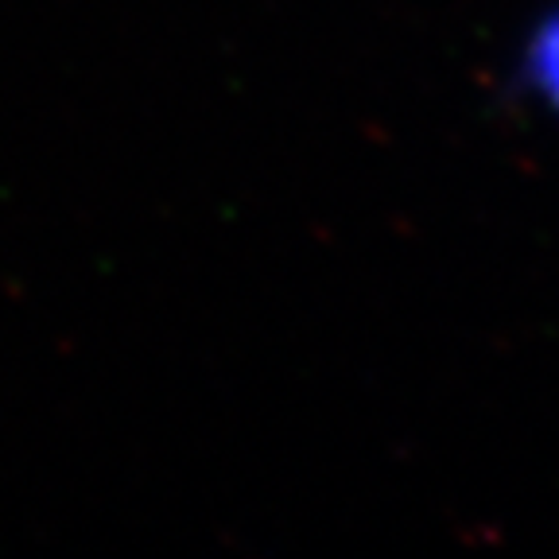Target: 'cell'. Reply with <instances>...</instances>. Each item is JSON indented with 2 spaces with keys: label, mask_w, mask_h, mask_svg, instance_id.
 <instances>
[{
  "label": "cell",
  "mask_w": 559,
  "mask_h": 559,
  "mask_svg": "<svg viewBox=\"0 0 559 559\" xmlns=\"http://www.w3.org/2000/svg\"><path fill=\"white\" fill-rule=\"evenodd\" d=\"M528 82L559 114V12H551L536 27L533 44H528Z\"/></svg>",
  "instance_id": "cell-1"
}]
</instances>
